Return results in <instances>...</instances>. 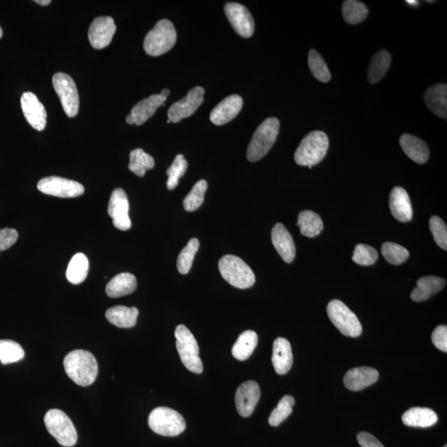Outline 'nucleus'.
Returning a JSON list of instances; mask_svg holds the SVG:
<instances>
[{
    "mask_svg": "<svg viewBox=\"0 0 447 447\" xmlns=\"http://www.w3.org/2000/svg\"><path fill=\"white\" fill-rule=\"evenodd\" d=\"M64 368L68 377L77 385H92L98 375V364L95 356L91 352L76 350L65 355Z\"/></svg>",
    "mask_w": 447,
    "mask_h": 447,
    "instance_id": "f257e3e1",
    "label": "nucleus"
},
{
    "mask_svg": "<svg viewBox=\"0 0 447 447\" xmlns=\"http://www.w3.org/2000/svg\"><path fill=\"white\" fill-rule=\"evenodd\" d=\"M329 148V139L322 131L310 132L295 153V162L300 166H313L322 161Z\"/></svg>",
    "mask_w": 447,
    "mask_h": 447,
    "instance_id": "f03ea898",
    "label": "nucleus"
},
{
    "mask_svg": "<svg viewBox=\"0 0 447 447\" xmlns=\"http://www.w3.org/2000/svg\"><path fill=\"white\" fill-rule=\"evenodd\" d=\"M280 122L277 118H268L258 127L247 150L248 161L257 162L270 152L279 133Z\"/></svg>",
    "mask_w": 447,
    "mask_h": 447,
    "instance_id": "7ed1b4c3",
    "label": "nucleus"
},
{
    "mask_svg": "<svg viewBox=\"0 0 447 447\" xmlns=\"http://www.w3.org/2000/svg\"><path fill=\"white\" fill-rule=\"evenodd\" d=\"M219 270L225 281L234 288L246 289L255 284L256 276L241 258L225 256L219 262Z\"/></svg>",
    "mask_w": 447,
    "mask_h": 447,
    "instance_id": "20e7f679",
    "label": "nucleus"
},
{
    "mask_svg": "<svg viewBox=\"0 0 447 447\" xmlns=\"http://www.w3.org/2000/svg\"><path fill=\"white\" fill-rule=\"evenodd\" d=\"M177 41L175 27L171 21L162 20L146 35L144 49L146 53L158 56L170 51Z\"/></svg>",
    "mask_w": 447,
    "mask_h": 447,
    "instance_id": "39448f33",
    "label": "nucleus"
},
{
    "mask_svg": "<svg viewBox=\"0 0 447 447\" xmlns=\"http://www.w3.org/2000/svg\"><path fill=\"white\" fill-rule=\"evenodd\" d=\"M149 426L158 435L176 436L185 431L186 422L181 414L173 409L159 407L150 413Z\"/></svg>",
    "mask_w": 447,
    "mask_h": 447,
    "instance_id": "423d86ee",
    "label": "nucleus"
},
{
    "mask_svg": "<svg viewBox=\"0 0 447 447\" xmlns=\"http://www.w3.org/2000/svg\"><path fill=\"white\" fill-rule=\"evenodd\" d=\"M44 422L49 434L60 445L72 447L77 444V432L70 417L59 409H51L46 413Z\"/></svg>",
    "mask_w": 447,
    "mask_h": 447,
    "instance_id": "0eeeda50",
    "label": "nucleus"
},
{
    "mask_svg": "<svg viewBox=\"0 0 447 447\" xmlns=\"http://www.w3.org/2000/svg\"><path fill=\"white\" fill-rule=\"evenodd\" d=\"M176 346L182 364L193 373L201 374L203 365L199 357V346L194 336L184 325H179L175 331Z\"/></svg>",
    "mask_w": 447,
    "mask_h": 447,
    "instance_id": "6e6552de",
    "label": "nucleus"
},
{
    "mask_svg": "<svg viewBox=\"0 0 447 447\" xmlns=\"http://www.w3.org/2000/svg\"><path fill=\"white\" fill-rule=\"evenodd\" d=\"M327 314L332 322L343 335L358 337L361 335V324L356 315L339 300H332L327 306Z\"/></svg>",
    "mask_w": 447,
    "mask_h": 447,
    "instance_id": "1a4fd4ad",
    "label": "nucleus"
},
{
    "mask_svg": "<svg viewBox=\"0 0 447 447\" xmlns=\"http://www.w3.org/2000/svg\"><path fill=\"white\" fill-rule=\"evenodd\" d=\"M53 84L58 94L63 110L70 118L77 116L79 111L80 99L76 83L68 75L59 73L54 75Z\"/></svg>",
    "mask_w": 447,
    "mask_h": 447,
    "instance_id": "9d476101",
    "label": "nucleus"
},
{
    "mask_svg": "<svg viewBox=\"0 0 447 447\" xmlns=\"http://www.w3.org/2000/svg\"><path fill=\"white\" fill-rule=\"evenodd\" d=\"M37 189L44 194L61 199H74L84 192V188L81 183L58 177L42 179L37 183Z\"/></svg>",
    "mask_w": 447,
    "mask_h": 447,
    "instance_id": "9b49d317",
    "label": "nucleus"
},
{
    "mask_svg": "<svg viewBox=\"0 0 447 447\" xmlns=\"http://www.w3.org/2000/svg\"><path fill=\"white\" fill-rule=\"evenodd\" d=\"M204 94L205 89L201 87L190 89L184 98L174 103L168 110V120L172 123H178L194 114L204 101Z\"/></svg>",
    "mask_w": 447,
    "mask_h": 447,
    "instance_id": "f8f14e48",
    "label": "nucleus"
},
{
    "mask_svg": "<svg viewBox=\"0 0 447 447\" xmlns=\"http://www.w3.org/2000/svg\"><path fill=\"white\" fill-rule=\"evenodd\" d=\"M225 13L234 30L239 36L251 37L255 32V20L246 6L237 3L225 4Z\"/></svg>",
    "mask_w": 447,
    "mask_h": 447,
    "instance_id": "ddd939ff",
    "label": "nucleus"
},
{
    "mask_svg": "<svg viewBox=\"0 0 447 447\" xmlns=\"http://www.w3.org/2000/svg\"><path fill=\"white\" fill-rule=\"evenodd\" d=\"M130 203L128 196L121 188H117L112 192L108 214L113 220L115 227L120 230H128L131 228V220L129 215Z\"/></svg>",
    "mask_w": 447,
    "mask_h": 447,
    "instance_id": "4468645a",
    "label": "nucleus"
},
{
    "mask_svg": "<svg viewBox=\"0 0 447 447\" xmlns=\"http://www.w3.org/2000/svg\"><path fill=\"white\" fill-rule=\"evenodd\" d=\"M115 32L116 25L112 18H96L89 28V44L96 49H105L110 45Z\"/></svg>",
    "mask_w": 447,
    "mask_h": 447,
    "instance_id": "2eb2a0df",
    "label": "nucleus"
},
{
    "mask_svg": "<svg viewBox=\"0 0 447 447\" xmlns=\"http://www.w3.org/2000/svg\"><path fill=\"white\" fill-rule=\"evenodd\" d=\"M260 398V388L256 381L243 383L235 394V404L239 415L248 417L255 411Z\"/></svg>",
    "mask_w": 447,
    "mask_h": 447,
    "instance_id": "dca6fc26",
    "label": "nucleus"
},
{
    "mask_svg": "<svg viewBox=\"0 0 447 447\" xmlns=\"http://www.w3.org/2000/svg\"><path fill=\"white\" fill-rule=\"evenodd\" d=\"M21 106L28 124L37 130H44L46 125V112L36 95L32 92L23 93L21 97Z\"/></svg>",
    "mask_w": 447,
    "mask_h": 447,
    "instance_id": "f3484780",
    "label": "nucleus"
},
{
    "mask_svg": "<svg viewBox=\"0 0 447 447\" xmlns=\"http://www.w3.org/2000/svg\"><path fill=\"white\" fill-rule=\"evenodd\" d=\"M243 107V99L237 95L229 96L215 107L210 119L215 125H224L237 117Z\"/></svg>",
    "mask_w": 447,
    "mask_h": 447,
    "instance_id": "a211bd4d",
    "label": "nucleus"
},
{
    "mask_svg": "<svg viewBox=\"0 0 447 447\" xmlns=\"http://www.w3.org/2000/svg\"><path fill=\"white\" fill-rule=\"evenodd\" d=\"M272 242L279 256L286 263H293L296 256V246L289 230L281 223L272 229Z\"/></svg>",
    "mask_w": 447,
    "mask_h": 447,
    "instance_id": "6ab92c4d",
    "label": "nucleus"
},
{
    "mask_svg": "<svg viewBox=\"0 0 447 447\" xmlns=\"http://www.w3.org/2000/svg\"><path fill=\"white\" fill-rule=\"evenodd\" d=\"M390 210L395 219L405 223L413 218V207L410 199L403 187H394L389 197Z\"/></svg>",
    "mask_w": 447,
    "mask_h": 447,
    "instance_id": "aec40b11",
    "label": "nucleus"
},
{
    "mask_svg": "<svg viewBox=\"0 0 447 447\" xmlns=\"http://www.w3.org/2000/svg\"><path fill=\"white\" fill-rule=\"evenodd\" d=\"M379 372L370 367H359L347 372L344 378L346 387L351 391H360L377 382Z\"/></svg>",
    "mask_w": 447,
    "mask_h": 447,
    "instance_id": "412c9836",
    "label": "nucleus"
},
{
    "mask_svg": "<svg viewBox=\"0 0 447 447\" xmlns=\"http://www.w3.org/2000/svg\"><path fill=\"white\" fill-rule=\"evenodd\" d=\"M272 362L277 374L284 375L291 370L294 356L291 344L287 339L279 337L275 341Z\"/></svg>",
    "mask_w": 447,
    "mask_h": 447,
    "instance_id": "4be33fe9",
    "label": "nucleus"
},
{
    "mask_svg": "<svg viewBox=\"0 0 447 447\" xmlns=\"http://www.w3.org/2000/svg\"><path fill=\"white\" fill-rule=\"evenodd\" d=\"M426 105L434 114L447 119V86L446 84H437L428 88L425 92Z\"/></svg>",
    "mask_w": 447,
    "mask_h": 447,
    "instance_id": "5701e85b",
    "label": "nucleus"
},
{
    "mask_svg": "<svg viewBox=\"0 0 447 447\" xmlns=\"http://www.w3.org/2000/svg\"><path fill=\"white\" fill-rule=\"evenodd\" d=\"M400 145L407 156L418 164L427 163L429 158V149L422 139L412 134H404L399 140Z\"/></svg>",
    "mask_w": 447,
    "mask_h": 447,
    "instance_id": "b1692460",
    "label": "nucleus"
},
{
    "mask_svg": "<svg viewBox=\"0 0 447 447\" xmlns=\"http://www.w3.org/2000/svg\"><path fill=\"white\" fill-rule=\"evenodd\" d=\"M167 98L161 95H153L141 101L132 109L130 115L133 117L134 125H142L150 119L160 106L164 105Z\"/></svg>",
    "mask_w": 447,
    "mask_h": 447,
    "instance_id": "393cba45",
    "label": "nucleus"
},
{
    "mask_svg": "<svg viewBox=\"0 0 447 447\" xmlns=\"http://www.w3.org/2000/svg\"><path fill=\"white\" fill-rule=\"evenodd\" d=\"M446 281L442 277L436 276L422 277L417 282V288L411 294V299L414 302H423L429 299L432 296L439 293L446 286Z\"/></svg>",
    "mask_w": 447,
    "mask_h": 447,
    "instance_id": "a878e982",
    "label": "nucleus"
},
{
    "mask_svg": "<svg viewBox=\"0 0 447 447\" xmlns=\"http://www.w3.org/2000/svg\"><path fill=\"white\" fill-rule=\"evenodd\" d=\"M137 289L136 277L129 272H123L113 277L106 288V294L111 298H121L134 293Z\"/></svg>",
    "mask_w": 447,
    "mask_h": 447,
    "instance_id": "bb28decb",
    "label": "nucleus"
},
{
    "mask_svg": "<svg viewBox=\"0 0 447 447\" xmlns=\"http://www.w3.org/2000/svg\"><path fill=\"white\" fill-rule=\"evenodd\" d=\"M402 420L406 426L430 427L439 421L437 414L427 408H413L403 413Z\"/></svg>",
    "mask_w": 447,
    "mask_h": 447,
    "instance_id": "cd10ccee",
    "label": "nucleus"
},
{
    "mask_svg": "<svg viewBox=\"0 0 447 447\" xmlns=\"http://www.w3.org/2000/svg\"><path fill=\"white\" fill-rule=\"evenodd\" d=\"M139 310L136 308H128L125 306L108 309L106 317L108 321L120 328L134 327L137 322Z\"/></svg>",
    "mask_w": 447,
    "mask_h": 447,
    "instance_id": "c85d7f7f",
    "label": "nucleus"
},
{
    "mask_svg": "<svg viewBox=\"0 0 447 447\" xmlns=\"http://www.w3.org/2000/svg\"><path fill=\"white\" fill-rule=\"evenodd\" d=\"M391 55L388 51L382 50L371 59L368 70V80L372 84L378 83L387 73L391 65Z\"/></svg>",
    "mask_w": 447,
    "mask_h": 447,
    "instance_id": "c756f323",
    "label": "nucleus"
},
{
    "mask_svg": "<svg viewBox=\"0 0 447 447\" xmlns=\"http://www.w3.org/2000/svg\"><path fill=\"white\" fill-rule=\"evenodd\" d=\"M258 345V336L256 332L246 331L239 336L232 348V355L238 360H246L253 354Z\"/></svg>",
    "mask_w": 447,
    "mask_h": 447,
    "instance_id": "7c9ffc66",
    "label": "nucleus"
},
{
    "mask_svg": "<svg viewBox=\"0 0 447 447\" xmlns=\"http://www.w3.org/2000/svg\"><path fill=\"white\" fill-rule=\"evenodd\" d=\"M298 227L304 237L314 238L322 232L323 222L317 213L312 210H304L298 215Z\"/></svg>",
    "mask_w": 447,
    "mask_h": 447,
    "instance_id": "2f4dec72",
    "label": "nucleus"
},
{
    "mask_svg": "<svg viewBox=\"0 0 447 447\" xmlns=\"http://www.w3.org/2000/svg\"><path fill=\"white\" fill-rule=\"evenodd\" d=\"M89 272V260L84 253H78L70 261L68 270V280L73 284H82L86 280Z\"/></svg>",
    "mask_w": 447,
    "mask_h": 447,
    "instance_id": "473e14b6",
    "label": "nucleus"
},
{
    "mask_svg": "<svg viewBox=\"0 0 447 447\" xmlns=\"http://www.w3.org/2000/svg\"><path fill=\"white\" fill-rule=\"evenodd\" d=\"M129 168L136 175L143 177L146 171L154 168L155 162L151 155L146 153L143 149H137L130 153Z\"/></svg>",
    "mask_w": 447,
    "mask_h": 447,
    "instance_id": "72a5a7b5",
    "label": "nucleus"
},
{
    "mask_svg": "<svg viewBox=\"0 0 447 447\" xmlns=\"http://www.w3.org/2000/svg\"><path fill=\"white\" fill-rule=\"evenodd\" d=\"M342 13L344 20L350 25H358L363 22L369 14L365 4L356 0H347L343 3Z\"/></svg>",
    "mask_w": 447,
    "mask_h": 447,
    "instance_id": "f704fd0d",
    "label": "nucleus"
},
{
    "mask_svg": "<svg viewBox=\"0 0 447 447\" xmlns=\"http://www.w3.org/2000/svg\"><path fill=\"white\" fill-rule=\"evenodd\" d=\"M25 352L18 342L0 340V362L3 365L16 363L25 358Z\"/></svg>",
    "mask_w": 447,
    "mask_h": 447,
    "instance_id": "c9c22d12",
    "label": "nucleus"
},
{
    "mask_svg": "<svg viewBox=\"0 0 447 447\" xmlns=\"http://www.w3.org/2000/svg\"><path fill=\"white\" fill-rule=\"evenodd\" d=\"M199 248V241L196 238L191 239L187 246L182 248L177 258V270L181 275H187L191 270L193 260Z\"/></svg>",
    "mask_w": 447,
    "mask_h": 447,
    "instance_id": "e433bc0d",
    "label": "nucleus"
},
{
    "mask_svg": "<svg viewBox=\"0 0 447 447\" xmlns=\"http://www.w3.org/2000/svg\"><path fill=\"white\" fill-rule=\"evenodd\" d=\"M308 65L310 73L318 81L324 83L330 82L332 77L330 70L322 56L316 50L312 49L309 51Z\"/></svg>",
    "mask_w": 447,
    "mask_h": 447,
    "instance_id": "4c0bfd02",
    "label": "nucleus"
},
{
    "mask_svg": "<svg viewBox=\"0 0 447 447\" xmlns=\"http://www.w3.org/2000/svg\"><path fill=\"white\" fill-rule=\"evenodd\" d=\"M295 404V399L290 395H286L280 400L277 407L274 409L270 417V424L272 427H277L281 424L282 422L287 420L293 413V406Z\"/></svg>",
    "mask_w": 447,
    "mask_h": 447,
    "instance_id": "58836bf2",
    "label": "nucleus"
},
{
    "mask_svg": "<svg viewBox=\"0 0 447 447\" xmlns=\"http://www.w3.org/2000/svg\"><path fill=\"white\" fill-rule=\"evenodd\" d=\"M207 189V182L205 180L197 182L194 187H192L189 194L186 196L183 201V206L188 213H192L203 203L205 199V193Z\"/></svg>",
    "mask_w": 447,
    "mask_h": 447,
    "instance_id": "ea45409f",
    "label": "nucleus"
},
{
    "mask_svg": "<svg viewBox=\"0 0 447 447\" xmlns=\"http://www.w3.org/2000/svg\"><path fill=\"white\" fill-rule=\"evenodd\" d=\"M382 255L390 265H399L409 257L408 249L393 242H386L382 246Z\"/></svg>",
    "mask_w": 447,
    "mask_h": 447,
    "instance_id": "a19ab883",
    "label": "nucleus"
},
{
    "mask_svg": "<svg viewBox=\"0 0 447 447\" xmlns=\"http://www.w3.org/2000/svg\"><path fill=\"white\" fill-rule=\"evenodd\" d=\"M188 163L184 156L182 154L177 155L170 168L168 169V176L167 187L168 190H173L178 185L179 178L184 175Z\"/></svg>",
    "mask_w": 447,
    "mask_h": 447,
    "instance_id": "79ce46f5",
    "label": "nucleus"
},
{
    "mask_svg": "<svg viewBox=\"0 0 447 447\" xmlns=\"http://www.w3.org/2000/svg\"><path fill=\"white\" fill-rule=\"evenodd\" d=\"M378 258L379 253L374 248L362 244L355 246L352 257L353 261L362 266L373 265Z\"/></svg>",
    "mask_w": 447,
    "mask_h": 447,
    "instance_id": "37998d69",
    "label": "nucleus"
},
{
    "mask_svg": "<svg viewBox=\"0 0 447 447\" xmlns=\"http://www.w3.org/2000/svg\"><path fill=\"white\" fill-rule=\"evenodd\" d=\"M429 227L437 246L446 251L447 228L444 221L439 216H432L429 221Z\"/></svg>",
    "mask_w": 447,
    "mask_h": 447,
    "instance_id": "c03bdc74",
    "label": "nucleus"
},
{
    "mask_svg": "<svg viewBox=\"0 0 447 447\" xmlns=\"http://www.w3.org/2000/svg\"><path fill=\"white\" fill-rule=\"evenodd\" d=\"M18 234L15 229L8 228L0 229V253L11 248L18 241Z\"/></svg>",
    "mask_w": 447,
    "mask_h": 447,
    "instance_id": "a18cd8bd",
    "label": "nucleus"
},
{
    "mask_svg": "<svg viewBox=\"0 0 447 447\" xmlns=\"http://www.w3.org/2000/svg\"><path fill=\"white\" fill-rule=\"evenodd\" d=\"M432 341L434 346L441 351L447 352V327L442 326L437 327L432 332Z\"/></svg>",
    "mask_w": 447,
    "mask_h": 447,
    "instance_id": "49530a36",
    "label": "nucleus"
},
{
    "mask_svg": "<svg viewBox=\"0 0 447 447\" xmlns=\"http://www.w3.org/2000/svg\"><path fill=\"white\" fill-rule=\"evenodd\" d=\"M357 440L361 447H384L376 437L368 432H360L357 436Z\"/></svg>",
    "mask_w": 447,
    "mask_h": 447,
    "instance_id": "de8ad7c7",
    "label": "nucleus"
},
{
    "mask_svg": "<svg viewBox=\"0 0 447 447\" xmlns=\"http://www.w3.org/2000/svg\"><path fill=\"white\" fill-rule=\"evenodd\" d=\"M35 3L40 4L42 6H49L51 4V0H37Z\"/></svg>",
    "mask_w": 447,
    "mask_h": 447,
    "instance_id": "09e8293b",
    "label": "nucleus"
},
{
    "mask_svg": "<svg viewBox=\"0 0 447 447\" xmlns=\"http://www.w3.org/2000/svg\"><path fill=\"white\" fill-rule=\"evenodd\" d=\"M126 122L129 125H134L133 117H132L130 114L129 115H127Z\"/></svg>",
    "mask_w": 447,
    "mask_h": 447,
    "instance_id": "8fccbe9b",
    "label": "nucleus"
},
{
    "mask_svg": "<svg viewBox=\"0 0 447 447\" xmlns=\"http://www.w3.org/2000/svg\"><path fill=\"white\" fill-rule=\"evenodd\" d=\"M169 94H170V91H169L168 89H163L161 94H160V95H161L163 97H165L167 98L169 95Z\"/></svg>",
    "mask_w": 447,
    "mask_h": 447,
    "instance_id": "3c124183",
    "label": "nucleus"
},
{
    "mask_svg": "<svg viewBox=\"0 0 447 447\" xmlns=\"http://www.w3.org/2000/svg\"><path fill=\"white\" fill-rule=\"evenodd\" d=\"M407 4H411V6H417L418 2L417 1H410V0H408V1H406Z\"/></svg>",
    "mask_w": 447,
    "mask_h": 447,
    "instance_id": "603ef678",
    "label": "nucleus"
},
{
    "mask_svg": "<svg viewBox=\"0 0 447 447\" xmlns=\"http://www.w3.org/2000/svg\"><path fill=\"white\" fill-rule=\"evenodd\" d=\"M2 36H3V30L1 27H0V39H1Z\"/></svg>",
    "mask_w": 447,
    "mask_h": 447,
    "instance_id": "864d4df0",
    "label": "nucleus"
},
{
    "mask_svg": "<svg viewBox=\"0 0 447 447\" xmlns=\"http://www.w3.org/2000/svg\"><path fill=\"white\" fill-rule=\"evenodd\" d=\"M443 447H447V446H446V445H445Z\"/></svg>",
    "mask_w": 447,
    "mask_h": 447,
    "instance_id": "5fc2aeb1",
    "label": "nucleus"
}]
</instances>
